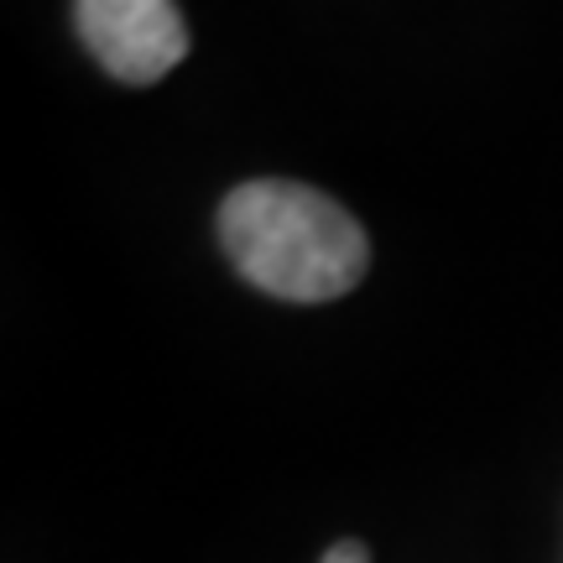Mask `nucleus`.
Listing matches in <instances>:
<instances>
[{"label":"nucleus","mask_w":563,"mask_h":563,"mask_svg":"<svg viewBox=\"0 0 563 563\" xmlns=\"http://www.w3.org/2000/svg\"><path fill=\"white\" fill-rule=\"evenodd\" d=\"M89 58L121 84H157L188 58V26L173 0H74Z\"/></svg>","instance_id":"nucleus-2"},{"label":"nucleus","mask_w":563,"mask_h":563,"mask_svg":"<svg viewBox=\"0 0 563 563\" xmlns=\"http://www.w3.org/2000/svg\"><path fill=\"white\" fill-rule=\"evenodd\" d=\"M323 563H371V553H365V543L344 538V543H334L329 553H323Z\"/></svg>","instance_id":"nucleus-3"},{"label":"nucleus","mask_w":563,"mask_h":563,"mask_svg":"<svg viewBox=\"0 0 563 563\" xmlns=\"http://www.w3.org/2000/svg\"><path fill=\"white\" fill-rule=\"evenodd\" d=\"M220 241L235 272L282 302H334L371 266L361 220L292 178L241 183L220 203Z\"/></svg>","instance_id":"nucleus-1"}]
</instances>
